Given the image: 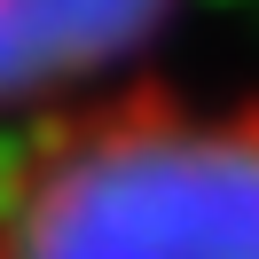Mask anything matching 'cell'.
<instances>
[{"label": "cell", "instance_id": "obj_2", "mask_svg": "<svg viewBox=\"0 0 259 259\" xmlns=\"http://www.w3.org/2000/svg\"><path fill=\"white\" fill-rule=\"evenodd\" d=\"M173 0H0V110H63L134 63Z\"/></svg>", "mask_w": 259, "mask_h": 259}, {"label": "cell", "instance_id": "obj_1", "mask_svg": "<svg viewBox=\"0 0 259 259\" xmlns=\"http://www.w3.org/2000/svg\"><path fill=\"white\" fill-rule=\"evenodd\" d=\"M0 259H259V95L118 79L0 173Z\"/></svg>", "mask_w": 259, "mask_h": 259}]
</instances>
